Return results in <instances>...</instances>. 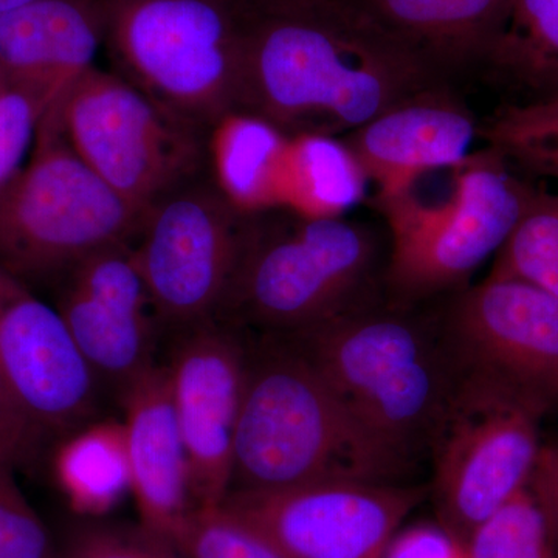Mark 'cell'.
Here are the masks:
<instances>
[{
	"mask_svg": "<svg viewBox=\"0 0 558 558\" xmlns=\"http://www.w3.org/2000/svg\"><path fill=\"white\" fill-rule=\"evenodd\" d=\"M440 84L451 83L351 0L250 17L242 110L288 135L343 137Z\"/></svg>",
	"mask_w": 558,
	"mask_h": 558,
	"instance_id": "6da1fadb",
	"label": "cell"
},
{
	"mask_svg": "<svg viewBox=\"0 0 558 558\" xmlns=\"http://www.w3.org/2000/svg\"><path fill=\"white\" fill-rule=\"evenodd\" d=\"M411 468L288 341L264 336L248 344L230 490L312 481L402 483Z\"/></svg>",
	"mask_w": 558,
	"mask_h": 558,
	"instance_id": "7a4b0ae2",
	"label": "cell"
},
{
	"mask_svg": "<svg viewBox=\"0 0 558 558\" xmlns=\"http://www.w3.org/2000/svg\"><path fill=\"white\" fill-rule=\"evenodd\" d=\"M388 233L365 220L286 208L248 216L218 319L260 336L315 328L385 299Z\"/></svg>",
	"mask_w": 558,
	"mask_h": 558,
	"instance_id": "3957f363",
	"label": "cell"
},
{
	"mask_svg": "<svg viewBox=\"0 0 558 558\" xmlns=\"http://www.w3.org/2000/svg\"><path fill=\"white\" fill-rule=\"evenodd\" d=\"M279 339L389 447L411 462L429 450L462 374L435 312L384 300Z\"/></svg>",
	"mask_w": 558,
	"mask_h": 558,
	"instance_id": "277c9868",
	"label": "cell"
},
{
	"mask_svg": "<svg viewBox=\"0 0 558 558\" xmlns=\"http://www.w3.org/2000/svg\"><path fill=\"white\" fill-rule=\"evenodd\" d=\"M454 170L453 191L438 204L422 202L413 190L373 201L388 233L385 299L395 306H424L468 288L538 191L490 148Z\"/></svg>",
	"mask_w": 558,
	"mask_h": 558,
	"instance_id": "5b68a950",
	"label": "cell"
},
{
	"mask_svg": "<svg viewBox=\"0 0 558 558\" xmlns=\"http://www.w3.org/2000/svg\"><path fill=\"white\" fill-rule=\"evenodd\" d=\"M113 72L207 132L242 110L250 17L226 0H102Z\"/></svg>",
	"mask_w": 558,
	"mask_h": 558,
	"instance_id": "8992f818",
	"label": "cell"
},
{
	"mask_svg": "<svg viewBox=\"0 0 558 558\" xmlns=\"http://www.w3.org/2000/svg\"><path fill=\"white\" fill-rule=\"evenodd\" d=\"M143 218L80 159L51 108L0 193V266L32 289L58 286L94 253L132 244Z\"/></svg>",
	"mask_w": 558,
	"mask_h": 558,
	"instance_id": "52a82bcc",
	"label": "cell"
},
{
	"mask_svg": "<svg viewBox=\"0 0 558 558\" xmlns=\"http://www.w3.org/2000/svg\"><path fill=\"white\" fill-rule=\"evenodd\" d=\"M549 402L501 381L461 374L429 446L436 515L458 545L527 486Z\"/></svg>",
	"mask_w": 558,
	"mask_h": 558,
	"instance_id": "ba28073f",
	"label": "cell"
},
{
	"mask_svg": "<svg viewBox=\"0 0 558 558\" xmlns=\"http://www.w3.org/2000/svg\"><path fill=\"white\" fill-rule=\"evenodd\" d=\"M53 108L80 159L140 215L205 172V132L119 73L95 65Z\"/></svg>",
	"mask_w": 558,
	"mask_h": 558,
	"instance_id": "9c48e42d",
	"label": "cell"
},
{
	"mask_svg": "<svg viewBox=\"0 0 558 558\" xmlns=\"http://www.w3.org/2000/svg\"><path fill=\"white\" fill-rule=\"evenodd\" d=\"M247 223L207 171L146 211L132 247L160 328L172 332L218 317Z\"/></svg>",
	"mask_w": 558,
	"mask_h": 558,
	"instance_id": "30bf717a",
	"label": "cell"
},
{
	"mask_svg": "<svg viewBox=\"0 0 558 558\" xmlns=\"http://www.w3.org/2000/svg\"><path fill=\"white\" fill-rule=\"evenodd\" d=\"M427 497V488L403 483L312 481L230 490L220 506L290 558H384L403 521Z\"/></svg>",
	"mask_w": 558,
	"mask_h": 558,
	"instance_id": "8fae6325",
	"label": "cell"
},
{
	"mask_svg": "<svg viewBox=\"0 0 558 558\" xmlns=\"http://www.w3.org/2000/svg\"><path fill=\"white\" fill-rule=\"evenodd\" d=\"M440 333L462 373L556 398L558 299L515 278L487 277L444 296Z\"/></svg>",
	"mask_w": 558,
	"mask_h": 558,
	"instance_id": "7c38bea8",
	"label": "cell"
},
{
	"mask_svg": "<svg viewBox=\"0 0 558 558\" xmlns=\"http://www.w3.org/2000/svg\"><path fill=\"white\" fill-rule=\"evenodd\" d=\"M172 336L163 365L189 457L194 510L218 508L231 486L248 343L241 329L218 318Z\"/></svg>",
	"mask_w": 558,
	"mask_h": 558,
	"instance_id": "4fadbf2b",
	"label": "cell"
},
{
	"mask_svg": "<svg viewBox=\"0 0 558 558\" xmlns=\"http://www.w3.org/2000/svg\"><path fill=\"white\" fill-rule=\"evenodd\" d=\"M0 368L40 442L97 421L100 384L60 312L2 266Z\"/></svg>",
	"mask_w": 558,
	"mask_h": 558,
	"instance_id": "5bb4252c",
	"label": "cell"
},
{
	"mask_svg": "<svg viewBox=\"0 0 558 558\" xmlns=\"http://www.w3.org/2000/svg\"><path fill=\"white\" fill-rule=\"evenodd\" d=\"M57 311L100 387L121 398L156 363L159 319L132 244L94 253L57 286Z\"/></svg>",
	"mask_w": 558,
	"mask_h": 558,
	"instance_id": "9a60e30c",
	"label": "cell"
},
{
	"mask_svg": "<svg viewBox=\"0 0 558 558\" xmlns=\"http://www.w3.org/2000/svg\"><path fill=\"white\" fill-rule=\"evenodd\" d=\"M478 137L481 123L458 86L440 84L396 102L341 138L368 182L376 183V197H387L413 190L425 172L464 163Z\"/></svg>",
	"mask_w": 558,
	"mask_h": 558,
	"instance_id": "2e32d148",
	"label": "cell"
},
{
	"mask_svg": "<svg viewBox=\"0 0 558 558\" xmlns=\"http://www.w3.org/2000/svg\"><path fill=\"white\" fill-rule=\"evenodd\" d=\"M105 40L102 0H33L0 14V70L49 112L95 68Z\"/></svg>",
	"mask_w": 558,
	"mask_h": 558,
	"instance_id": "e0dca14e",
	"label": "cell"
},
{
	"mask_svg": "<svg viewBox=\"0 0 558 558\" xmlns=\"http://www.w3.org/2000/svg\"><path fill=\"white\" fill-rule=\"evenodd\" d=\"M120 400L140 524L172 543L194 502L189 457L163 363H154Z\"/></svg>",
	"mask_w": 558,
	"mask_h": 558,
	"instance_id": "ac0fdd59",
	"label": "cell"
},
{
	"mask_svg": "<svg viewBox=\"0 0 558 558\" xmlns=\"http://www.w3.org/2000/svg\"><path fill=\"white\" fill-rule=\"evenodd\" d=\"M444 80L480 73L509 0H351Z\"/></svg>",
	"mask_w": 558,
	"mask_h": 558,
	"instance_id": "d6986e66",
	"label": "cell"
},
{
	"mask_svg": "<svg viewBox=\"0 0 558 558\" xmlns=\"http://www.w3.org/2000/svg\"><path fill=\"white\" fill-rule=\"evenodd\" d=\"M290 135L247 110L220 117L205 132V171L241 215L281 207Z\"/></svg>",
	"mask_w": 558,
	"mask_h": 558,
	"instance_id": "ffe728a7",
	"label": "cell"
},
{
	"mask_svg": "<svg viewBox=\"0 0 558 558\" xmlns=\"http://www.w3.org/2000/svg\"><path fill=\"white\" fill-rule=\"evenodd\" d=\"M481 78L524 95H558V0H509Z\"/></svg>",
	"mask_w": 558,
	"mask_h": 558,
	"instance_id": "44dd1931",
	"label": "cell"
},
{
	"mask_svg": "<svg viewBox=\"0 0 558 558\" xmlns=\"http://www.w3.org/2000/svg\"><path fill=\"white\" fill-rule=\"evenodd\" d=\"M368 183L343 138L290 135L279 208L307 218H340L365 199Z\"/></svg>",
	"mask_w": 558,
	"mask_h": 558,
	"instance_id": "7402d4cb",
	"label": "cell"
},
{
	"mask_svg": "<svg viewBox=\"0 0 558 558\" xmlns=\"http://www.w3.org/2000/svg\"><path fill=\"white\" fill-rule=\"evenodd\" d=\"M54 476L70 508L90 519L106 515L131 492L123 422L94 421L60 439Z\"/></svg>",
	"mask_w": 558,
	"mask_h": 558,
	"instance_id": "603a6c76",
	"label": "cell"
},
{
	"mask_svg": "<svg viewBox=\"0 0 558 558\" xmlns=\"http://www.w3.org/2000/svg\"><path fill=\"white\" fill-rule=\"evenodd\" d=\"M481 137L524 178L558 180V95L506 102L481 123Z\"/></svg>",
	"mask_w": 558,
	"mask_h": 558,
	"instance_id": "cb8c5ba5",
	"label": "cell"
},
{
	"mask_svg": "<svg viewBox=\"0 0 558 558\" xmlns=\"http://www.w3.org/2000/svg\"><path fill=\"white\" fill-rule=\"evenodd\" d=\"M459 548L464 558H558L548 517L529 484L476 524Z\"/></svg>",
	"mask_w": 558,
	"mask_h": 558,
	"instance_id": "d4e9b609",
	"label": "cell"
},
{
	"mask_svg": "<svg viewBox=\"0 0 558 558\" xmlns=\"http://www.w3.org/2000/svg\"><path fill=\"white\" fill-rule=\"evenodd\" d=\"M488 277L523 279L558 299V194L537 191Z\"/></svg>",
	"mask_w": 558,
	"mask_h": 558,
	"instance_id": "484cf974",
	"label": "cell"
},
{
	"mask_svg": "<svg viewBox=\"0 0 558 558\" xmlns=\"http://www.w3.org/2000/svg\"><path fill=\"white\" fill-rule=\"evenodd\" d=\"M172 545L185 558H290L255 526L223 509H197Z\"/></svg>",
	"mask_w": 558,
	"mask_h": 558,
	"instance_id": "4316f807",
	"label": "cell"
},
{
	"mask_svg": "<svg viewBox=\"0 0 558 558\" xmlns=\"http://www.w3.org/2000/svg\"><path fill=\"white\" fill-rule=\"evenodd\" d=\"M0 558H54L46 524L16 481V469L0 462Z\"/></svg>",
	"mask_w": 558,
	"mask_h": 558,
	"instance_id": "83f0119b",
	"label": "cell"
},
{
	"mask_svg": "<svg viewBox=\"0 0 558 558\" xmlns=\"http://www.w3.org/2000/svg\"><path fill=\"white\" fill-rule=\"evenodd\" d=\"M46 113L28 92L9 83L0 89V193L27 163Z\"/></svg>",
	"mask_w": 558,
	"mask_h": 558,
	"instance_id": "f1b7e54d",
	"label": "cell"
},
{
	"mask_svg": "<svg viewBox=\"0 0 558 558\" xmlns=\"http://www.w3.org/2000/svg\"><path fill=\"white\" fill-rule=\"evenodd\" d=\"M69 558H185L168 539L137 527L92 524L76 532Z\"/></svg>",
	"mask_w": 558,
	"mask_h": 558,
	"instance_id": "f546056e",
	"label": "cell"
},
{
	"mask_svg": "<svg viewBox=\"0 0 558 558\" xmlns=\"http://www.w3.org/2000/svg\"><path fill=\"white\" fill-rule=\"evenodd\" d=\"M40 446L0 368V462L17 470L35 458Z\"/></svg>",
	"mask_w": 558,
	"mask_h": 558,
	"instance_id": "4dcf8cb0",
	"label": "cell"
},
{
	"mask_svg": "<svg viewBox=\"0 0 558 558\" xmlns=\"http://www.w3.org/2000/svg\"><path fill=\"white\" fill-rule=\"evenodd\" d=\"M400 534V532H399ZM384 558H464L457 542L442 527H416L396 534Z\"/></svg>",
	"mask_w": 558,
	"mask_h": 558,
	"instance_id": "1f68e13d",
	"label": "cell"
},
{
	"mask_svg": "<svg viewBox=\"0 0 558 558\" xmlns=\"http://www.w3.org/2000/svg\"><path fill=\"white\" fill-rule=\"evenodd\" d=\"M529 487L545 510L558 546V440L543 442Z\"/></svg>",
	"mask_w": 558,
	"mask_h": 558,
	"instance_id": "d6a6232c",
	"label": "cell"
},
{
	"mask_svg": "<svg viewBox=\"0 0 558 558\" xmlns=\"http://www.w3.org/2000/svg\"><path fill=\"white\" fill-rule=\"evenodd\" d=\"M226 2L247 17H258L296 9V7L306 5L314 0H226Z\"/></svg>",
	"mask_w": 558,
	"mask_h": 558,
	"instance_id": "836d02e7",
	"label": "cell"
},
{
	"mask_svg": "<svg viewBox=\"0 0 558 558\" xmlns=\"http://www.w3.org/2000/svg\"><path fill=\"white\" fill-rule=\"evenodd\" d=\"M31 2H33V0H0V14L14 9H20V7Z\"/></svg>",
	"mask_w": 558,
	"mask_h": 558,
	"instance_id": "e575fe53",
	"label": "cell"
},
{
	"mask_svg": "<svg viewBox=\"0 0 558 558\" xmlns=\"http://www.w3.org/2000/svg\"><path fill=\"white\" fill-rule=\"evenodd\" d=\"M5 76H3L2 70H0V89H2V87L5 86Z\"/></svg>",
	"mask_w": 558,
	"mask_h": 558,
	"instance_id": "d590c367",
	"label": "cell"
},
{
	"mask_svg": "<svg viewBox=\"0 0 558 558\" xmlns=\"http://www.w3.org/2000/svg\"><path fill=\"white\" fill-rule=\"evenodd\" d=\"M556 398H558V384H557V387H556Z\"/></svg>",
	"mask_w": 558,
	"mask_h": 558,
	"instance_id": "8d00e7d4",
	"label": "cell"
}]
</instances>
